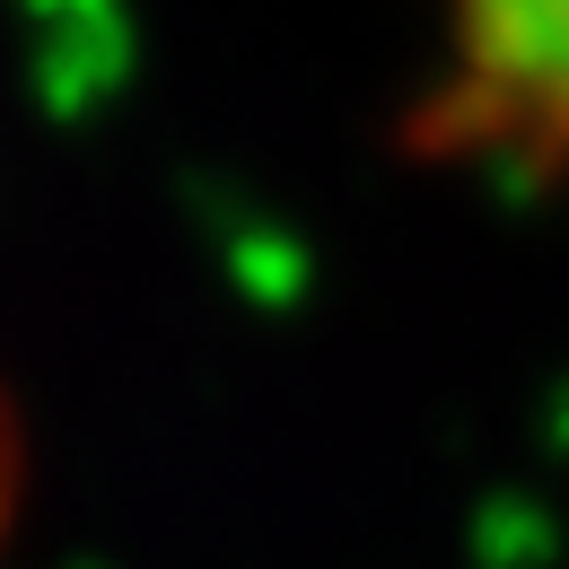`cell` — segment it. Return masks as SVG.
<instances>
[{"label": "cell", "instance_id": "obj_1", "mask_svg": "<svg viewBox=\"0 0 569 569\" xmlns=\"http://www.w3.org/2000/svg\"><path fill=\"white\" fill-rule=\"evenodd\" d=\"M412 149L569 184V0H421Z\"/></svg>", "mask_w": 569, "mask_h": 569}, {"label": "cell", "instance_id": "obj_2", "mask_svg": "<svg viewBox=\"0 0 569 569\" xmlns=\"http://www.w3.org/2000/svg\"><path fill=\"white\" fill-rule=\"evenodd\" d=\"M27 412H18V395H9V377H0V552H9V535H18V508H27Z\"/></svg>", "mask_w": 569, "mask_h": 569}]
</instances>
